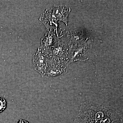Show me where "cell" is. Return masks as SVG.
I'll use <instances>...</instances> for the list:
<instances>
[{
    "instance_id": "obj_11",
    "label": "cell",
    "mask_w": 123,
    "mask_h": 123,
    "mask_svg": "<svg viewBox=\"0 0 123 123\" xmlns=\"http://www.w3.org/2000/svg\"><path fill=\"white\" fill-rule=\"evenodd\" d=\"M17 123H30L29 121L22 119H20Z\"/></svg>"
},
{
    "instance_id": "obj_9",
    "label": "cell",
    "mask_w": 123,
    "mask_h": 123,
    "mask_svg": "<svg viewBox=\"0 0 123 123\" xmlns=\"http://www.w3.org/2000/svg\"><path fill=\"white\" fill-rule=\"evenodd\" d=\"M39 20L45 26L47 30L50 28V26L55 25L57 27V21L53 15L51 9L47 10L40 16Z\"/></svg>"
},
{
    "instance_id": "obj_6",
    "label": "cell",
    "mask_w": 123,
    "mask_h": 123,
    "mask_svg": "<svg viewBox=\"0 0 123 123\" xmlns=\"http://www.w3.org/2000/svg\"><path fill=\"white\" fill-rule=\"evenodd\" d=\"M68 49L64 41L58 39L52 48L50 58L69 61Z\"/></svg>"
},
{
    "instance_id": "obj_3",
    "label": "cell",
    "mask_w": 123,
    "mask_h": 123,
    "mask_svg": "<svg viewBox=\"0 0 123 123\" xmlns=\"http://www.w3.org/2000/svg\"><path fill=\"white\" fill-rule=\"evenodd\" d=\"M69 64L68 60L49 59L45 76L49 77L65 74L67 72Z\"/></svg>"
},
{
    "instance_id": "obj_5",
    "label": "cell",
    "mask_w": 123,
    "mask_h": 123,
    "mask_svg": "<svg viewBox=\"0 0 123 123\" xmlns=\"http://www.w3.org/2000/svg\"><path fill=\"white\" fill-rule=\"evenodd\" d=\"M49 58L42 52L39 48L34 55L33 65L36 71L39 73L43 77H45Z\"/></svg>"
},
{
    "instance_id": "obj_2",
    "label": "cell",
    "mask_w": 123,
    "mask_h": 123,
    "mask_svg": "<svg viewBox=\"0 0 123 123\" xmlns=\"http://www.w3.org/2000/svg\"><path fill=\"white\" fill-rule=\"evenodd\" d=\"M90 39L69 47L68 58L69 63L78 61H86L89 59L91 47Z\"/></svg>"
},
{
    "instance_id": "obj_4",
    "label": "cell",
    "mask_w": 123,
    "mask_h": 123,
    "mask_svg": "<svg viewBox=\"0 0 123 123\" xmlns=\"http://www.w3.org/2000/svg\"><path fill=\"white\" fill-rule=\"evenodd\" d=\"M47 31L44 37L41 39V45L39 49L49 59L52 48L58 39L55 34V29H50Z\"/></svg>"
},
{
    "instance_id": "obj_8",
    "label": "cell",
    "mask_w": 123,
    "mask_h": 123,
    "mask_svg": "<svg viewBox=\"0 0 123 123\" xmlns=\"http://www.w3.org/2000/svg\"><path fill=\"white\" fill-rule=\"evenodd\" d=\"M68 32L66 34L67 41L69 47L78 44L89 39L86 37L85 33L80 31H73Z\"/></svg>"
},
{
    "instance_id": "obj_10",
    "label": "cell",
    "mask_w": 123,
    "mask_h": 123,
    "mask_svg": "<svg viewBox=\"0 0 123 123\" xmlns=\"http://www.w3.org/2000/svg\"><path fill=\"white\" fill-rule=\"evenodd\" d=\"M7 102L4 98L0 97V113L3 112L6 109Z\"/></svg>"
},
{
    "instance_id": "obj_7",
    "label": "cell",
    "mask_w": 123,
    "mask_h": 123,
    "mask_svg": "<svg viewBox=\"0 0 123 123\" xmlns=\"http://www.w3.org/2000/svg\"><path fill=\"white\" fill-rule=\"evenodd\" d=\"M51 10L53 15L57 21L63 22L67 25L68 17L70 11V8L66 6L55 5Z\"/></svg>"
},
{
    "instance_id": "obj_1",
    "label": "cell",
    "mask_w": 123,
    "mask_h": 123,
    "mask_svg": "<svg viewBox=\"0 0 123 123\" xmlns=\"http://www.w3.org/2000/svg\"><path fill=\"white\" fill-rule=\"evenodd\" d=\"M76 123H123L121 113L113 108L92 102L81 104Z\"/></svg>"
}]
</instances>
